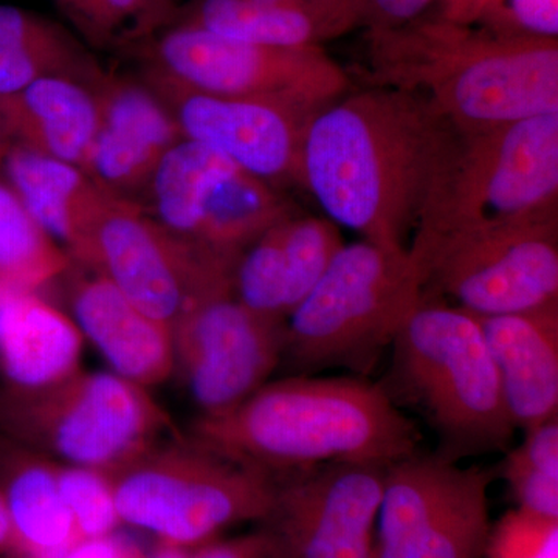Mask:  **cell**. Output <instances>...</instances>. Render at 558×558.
<instances>
[{
    "label": "cell",
    "mask_w": 558,
    "mask_h": 558,
    "mask_svg": "<svg viewBox=\"0 0 558 558\" xmlns=\"http://www.w3.org/2000/svg\"><path fill=\"white\" fill-rule=\"evenodd\" d=\"M461 140L424 94L387 86L357 92L307 123L300 186L337 226L407 252Z\"/></svg>",
    "instance_id": "1"
},
{
    "label": "cell",
    "mask_w": 558,
    "mask_h": 558,
    "mask_svg": "<svg viewBox=\"0 0 558 558\" xmlns=\"http://www.w3.org/2000/svg\"><path fill=\"white\" fill-rule=\"evenodd\" d=\"M189 436L275 481L333 462L389 468L422 440L380 384L310 374L266 381L233 409L201 414Z\"/></svg>",
    "instance_id": "2"
},
{
    "label": "cell",
    "mask_w": 558,
    "mask_h": 558,
    "mask_svg": "<svg viewBox=\"0 0 558 558\" xmlns=\"http://www.w3.org/2000/svg\"><path fill=\"white\" fill-rule=\"evenodd\" d=\"M379 86L424 94L462 135L558 112V40L502 38L442 14L366 32Z\"/></svg>",
    "instance_id": "3"
},
{
    "label": "cell",
    "mask_w": 558,
    "mask_h": 558,
    "mask_svg": "<svg viewBox=\"0 0 558 558\" xmlns=\"http://www.w3.org/2000/svg\"><path fill=\"white\" fill-rule=\"evenodd\" d=\"M381 388L416 411L439 438L438 453L461 458L508 450L517 427L478 317L424 296L392 340Z\"/></svg>",
    "instance_id": "4"
},
{
    "label": "cell",
    "mask_w": 558,
    "mask_h": 558,
    "mask_svg": "<svg viewBox=\"0 0 558 558\" xmlns=\"http://www.w3.org/2000/svg\"><path fill=\"white\" fill-rule=\"evenodd\" d=\"M557 208L558 112L462 135L409 252L422 256L481 231L558 219Z\"/></svg>",
    "instance_id": "5"
},
{
    "label": "cell",
    "mask_w": 558,
    "mask_h": 558,
    "mask_svg": "<svg viewBox=\"0 0 558 558\" xmlns=\"http://www.w3.org/2000/svg\"><path fill=\"white\" fill-rule=\"evenodd\" d=\"M422 299L424 279L409 250L344 244L286 319L282 360L303 374L344 368L365 376Z\"/></svg>",
    "instance_id": "6"
},
{
    "label": "cell",
    "mask_w": 558,
    "mask_h": 558,
    "mask_svg": "<svg viewBox=\"0 0 558 558\" xmlns=\"http://www.w3.org/2000/svg\"><path fill=\"white\" fill-rule=\"evenodd\" d=\"M121 523L193 550L245 521H266L277 481L174 435L108 475Z\"/></svg>",
    "instance_id": "7"
},
{
    "label": "cell",
    "mask_w": 558,
    "mask_h": 558,
    "mask_svg": "<svg viewBox=\"0 0 558 558\" xmlns=\"http://www.w3.org/2000/svg\"><path fill=\"white\" fill-rule=\"evenodd\" d=\"M0 435L60 464L112 475L175 428L149 389L80 369L46 387L0 388Z\"/></svg>",
    "instance_id": "8"
},
{
    "label": "cell",
    "mask_w": 558,
    "mask_h": 558,
    "mask_svg": "<svg viewBox=\"0 0 558 558\" xmlns=\"http://www.w3.org/2000/svg\"><path fill=\"white\" fill-rule=\"evenodd\" d=\"M137 205L171 233L231 258L295 216L269 183L185 138L161 157Z\"/></svg>",
    "instance_id": "9"
},
{
    "label": "cell",
    "mask_w": 558,
    "mask_h": 558,
    "mask_svg": "<svg viewBox=\"0 0 558 558\" xmlns=\"http://www.w3.org/2000/svg\"><path fill=\"white\" fill-rule=\"evenodd\" d=\"M134 53L194 89L279 102L311 116L340 100L351 84L323 47L255 46L183 25H171Z\"/></svg>",
    "instance_id": "10"
},
{
    "label": "cell",
    "mask_w": 558,
    "mask_h": 558,
    "mask_svg": "<svg viewBox=\"0 0 558 558\" xmlns=\"http://www.w3.org/2000/svg\"><path fill=\"white\" fill-rule=\"evenodd\" d=\"M494 470L416 451L389 465L377 519V558H484Z\"/></svg>",
    "instance_id": "11"
},
{
    "label": "cell",
    "mask_w": 558,
    "mask_h": 558,
    "mask_svg": "<svg viewBox=\"0 0 558 558\" xmlns=\"http://www.w3.org/2000/svg\"><path fill=\"white\" fill-rule=\"evenodd\" d=\"M411 258L424 296L475 317L558 306V219L481 231Z\"/></svg>",
    "instance_id": "12"
},
{
    "label": "cell",
    "mask_w": 558,
    "mask_h": 558,
    "mask_svg": "<svg viewBox=\"0 0 558 558\" xmlns=\"http://www.w3.org/2000/svg\"><path fill=\"white\" fill-rule=\"evenodd\" d=\"M238 259L171 233L134 202L110 197L90 231L81 266L172 328L191 300L233 289Z\"/></svg>",
    "instance_id": "13"
},
{
    "label": "cell",
    "mask_w": 558,
    "mask_h": 558,
    "mask_svg": "<svg viewBox=\"0 0 558 558\" xmlns=\"http://www.w3.org/2000/svg\"><path fill=\"white\" fill-rule=\"evenodd\" d=\"M175 366L201 414L233 409L281 365L284 326L250 312L233 289L196 296L174 325Z\"/></svg>",
    "instance_id": "14"
},
{
    "label": "cell",
    "mask_w": 558,
    "mask_h": 558,
    "mask_svg": "<svg viewBox=\"0 0 558 558\" xmlns=\"http://www.w3.org/2000/svg\"><path fill=\"white\" fill-rule=\"evenodd\" d=\"M140 78L170 110L182 138L218 149L274 189L300 186L301 146L314 116L279 102L194 89L146 64Z\"/></svg>",
    "instance_id": "15"
},
{
    "label": "cell",
    "mask_w": 558,
    "mask_h": 558,
    "mask_svg": "<svg viewBox=\"0 0 558 558\" xmlns=\"http://www.w3.org/2000/svg\"><path fill=\"white\" fill-rule=\"evenodd\" d=\"M387 469L333 462L279 478L264 526L292 558H377Z\"/></svg>",
    "instance_id": "16"
},
{
    "label": "cell",
    "mask_w": 558,
    "mask_h": 558,
    "mask_svg": "<svg viewBox=\"0 0 558 558\" xmlns=\"http://www.w3.org/2000/svg\"><path fill=\"white\" fill-rule=\"evenodd\" d=\"M89 87L97 100L98 126L81 170L106 193L138 204L161 157L182 134L142 78L102 69Z\"/></svg>",
    "instance_id": "17"
},
{
    "label": "cell",
    "mask_w": 558,
    "mask_h": 558,
    "mask_svg": "<svg viewBox=\"0 0 558 558\" xmlns=\"http://www.w3.org/2000/svg\"><path fill=\"white\" fill-rule=\"evenodd\" d=\"M70 306L84 339L117 376L149 389L174 373L171 326L140 311L101 275L75 281Z\"/></svg>",
    "instance_id": "18"
},
{
    "label": "cell",
    "mask_w": 558,
    "mask_h": 558,
    "mask_svg": "<svg viewBox=\"0 0 558 558\" xmlns=\"http://www.w3.org/2000/svg\"><path fill=\"white\" fill-rule=\"evenodd\" d=\"M478 319L517 429L558 417V306Z\"/></svg>",
    "instance_id": "19"
},
{
    "label": "cell",
    "mask_w": 558,
    "mask_h": 558,
    "mask_svg": "<svg viewBox=\"0 0 558 558\" xmlns=\"http://www.w3.org/2000/svg\"><path fill=\"white\" fill-rule=\"evenodd\" d=\"M84 337L75 319L36 290L0 289V373L7 387H46L78 373Z\"/></svg>",
    "instance_id": "20"
},
{
    "label": "cell",
    "mask_w": 558,
    "mask_h": 558,
    "mask_svg": "<svg viewBox=\"0 0 558 558\" xmlns=\"http://www.w3.org/2000/svg\"><path fill=\"white\" fill-rule=\"evenodd\" d=\"M7 180L58 247L83 263L90 231L112 194L80 167L14 143L2 161Z\"/></svg>",
    "instance_id": "21"
},
{
    "label": "cell",
    "mask_w": 558,
    "mask_h": 558,
    "mask_svg": "<svg viewBox=\"0 0 558 558\" xmlns=\"http://www.w3.org/2000/svg\"><path fill=\"white\" fill-rule=\"evenodd\" d=\"M174 25L255 46L304 49L355 31L348 0H315L303 7H274L252 0H193L180 7Z\"/></svg>",
    "instance_id": "22"
},
{
    "label": "cell",
    "mask_w": 558,
    "mask_h": 558,
    "mask_svg": "<svg viewBox=\"0 0 558 558\" xmlns=\"http://www.w3.org/2000/svg\"><path fill=\"white\" fill-rule=\"evenodd\" d=\"M0 121L16 145L81 168L97 132L98 106L87 84L47 76L0 97Z\"/></svg>",
    "instance_id": "23"
},
{
    "label": "cell",
    "mask_w": 558,
    "mask_h": 558,
    "mask_svg": "<svg viewBox=\"0 0 558 558\" xmlns=\"http://www.w3.org/2000/svg\"><path fill=\"white\" fill-rule=\"evenodd\" d=\"M0 494L17 558H54L78 539L58 486L57 461L0 435Z\"/></svg>",
    "instance_id": "24"
},
{
    "label": "cell",
    "mask_w": 558,
    "mask_h": 558,
    "mask_svg": "<svg viewBox=\"0 0 558 558\" xmlns=\"http://www.w3.org/2000/svg\"><path fill=\"white\" fill-rule=\"evenodd\" d=\"M102 72L89 47L50 17L0 3V97L47 76L89 84Z\"/></svg>",
    "instance_id": "25"
},
{
    "label": "cell",
    "mask_w": 558,
    "mask_h": 558,
    "mask_svg": "<svg viewBox=\"0 0 558 558\" xmlns=\"http://www.w3.org/2000/svg\"><path fill=\"white\" fill-rule=\"evenodd\" d=\"M70 266L68 253L44 233L9 180L0 179V281L36 290Z\"/></svg>",
    "instance_id": "26"
},
{
    "label": "cell",
    "mask_w": 558,
    "mask_h": 558,
    "mask_svg": "<svg viewBox=\"0 0 558 558\" xmlns=\"http://www.w3.org/2000/svg\"><path fill=\"white\" fill-rule=\"evenodd\" d=\"M523 433V440L509 450L499 472L517 508L558 520V417Z\"/></svg>",
    "instance_id": "27"
},
{
    "label": "cell",
    "mask_w": 558,
    "mask_h": 558,
    "mask_svg": "<svg viewBox=\"0 0 558 558\" xmlns=\"http://www.w3.org/2000/svg\"><path fill=\"white\" fill-rule=\"evenodd\" d=\"M279 230L288 277L290 315L318 284L344 242L340 227L330 219L295 215L281 222Z\"/></svg>",
    "instance_id": "28"
},
{
    "label": "cell",
    "mask_w": 558,
    "mask_h": 558,
    "mask_svg": "<svg viewBox=\"0 0 558 558\" xmlns=\"http://www.w3.org/2000/svg\"><path fill=\"white\" fill-rule=\"evenodd\" d=\"M57 475L78 539L105 537L117 532L121 520L106 473L57 462Z\"/></svg>",
    "instance_id": "29"
},
{
    "label": "cell",
    "mask_w": 558,
    "mask_h": 558,
    "mask_svg": "<svg viewBox=\"0 0 558 558\" xmlns=\"http://www.w3.org/2000/svg\"><path fill=\"white\" fill-rule=\"evenodd\" d=\"M112 50L134 51L178 20L175 0H98Z\"/></svg>",
    "instance_id": "30"
},
{
    "label": "cell",
    "mask_w": 558,
    "mask_h": 558,
    "mask_svg": "<svg viewBox=\"0 0 558 558\" xmlns=\"http://www.w3.org/2000/svg\"><path fill=\"white\" fill-rule=\"evenodd\" d=\"M475 25L502 38L558 40V0H487Z\"/></svg>",
    "instance_id": "31"
},
{
    "label": "cell",
    "mask_w": 558,
    "mask_h": 558,
    "mask_svg": "<svg viewBox=\"0 0 558 558\" xmlns=\"http://www.w3.org/2000/svg\"><path fill=\"white\" fill-rule=\"evenodd\" d=\"M484 558H558V520L510 510L492 526Z\"/></svg>",
    "instance_id": "32"
},
{
    "label": "cell",
    "mask_w": 558,
    "mask_h": 558,
    "mask_svg": "<svg viewBox=\"0 0 558 558\" xmlns=\"http://www.w3.org/2000/svg\"><path fill=\"white\" fill-rule=\"evenodd\" d=\"M357 28L392 31L421 20L444 0H348Z\"/></svg>",
    "instance_id": "33"
},
{
    "label": "cell",
    "mask_w": 558,
    "mask_h": 558,
    "mask_svg": "<svg viewBox=\"0 0 558 558\" xmlns=\"http://www.w3.org/2000/svg\"><path fill=\"white\" fill-rule=\"evenodd\" d=\"M190 558H292L269 527L229 539H211L191 550Z\"/></svg>",
    "instance_id": "34"
},
{
    "label": "cell",
    "mask_w": 558,
    "mask_h": 558,
    "mask_svg": "<svg viewBox=\"0 0 558 558\" xmlns=\"http://www.w3.org/2000/svg\"><path fill=\"white\" fill-rule=\"evenodd\" d=\"M53 3L90 50H112L98 0H53Z\"/></svg>",
    "instance_id": "35"
},
{
    "label": "cell",
    "mask_w": 558,
    "mask_h": 558,
    "mask_svg": "<svg viewBox=\"0 0 558 558\" xmlns=\"http://www.w3.org/2000/svg\"><path fill=\"white\" fill-rule=\"evenodd\" d=\"M54 558H150L137 543L124 535L113 534L105 537L76 539L68 549Z\"/></svg>",
    "instance_id": "36"
},
{
    "label": "cell",
    "mask_w": 558,
    "mask_h": 558,
    "mask_svg": "<svg viewBox=\"0 0 558 558\" xmlns=\"http://www.w3.org/2000/svg\"><path fill=\"white\" fill-rule=\"evenodd\" d=\"M487 0H444L439 13L459 24H475Z\"/></svg>",
    "instance_id": "37"
},
{
    "label": "cell",
    "mask_w": 558,
    "mask_h": 558,
    "mask_svg": "<svg viewBox=\"0 0 558 558\" xmlns=\"http://www.w3.org/2000/svg\"><path fill=\"white\" fill-rule=\"evenodd\" d=\"M17 553V539L14 535L5 499L0 494V558L14 556Z\"/></svg>",
    "instance_id": "38"
},
{
    "label": "cell",
    "mask_w": 558,
    "mask_h": 558,
    "mask_svg": "<svg viewBox=\"0 0 558 558\" xmlns=\"http://www.w3.org/2000/svg\"><path fill=\"white\" fill-rule=\"evenodd\" d=\"M190 554L191 550L160 545V548L150 558H190Z\"/></svg>",
    "instance_id": "39"
},
{
    "label": "cell",
    "mask_w": 558,
    "mask_h": 558,
    "mask_svg": "<svg viewBox=\"0 0 558 558\" xmlns=\"http://www.w3.org/2000/svg\"><path fill=\"white\" fill-rule=\"evenodd\" d=\"M14 142L9 134V131L3 126L2 121H0V163H2L3 159H5L9 150L13 148Z\"/></svg>",
    "instance_id": "40"
},
{
    "label": "cell",
    "mask_w": 558,
    "mask_h": 558,
    "mask_svg": "<svg viewBox=\"0 0 558 558\" xmlns=\"http://www.w3.org/2000/svg\"><path fill=\"white\" fill-rule=\"evenodd\" d=\"M252 2L274 7H303L310 5V3L315 2V0H252Z\"/></svg>",
    "instance_id": "41"
},
{
    "label": "cell",
    "mask_w": 558,
    "mask_h": 558,
    "mask_svg": "<svg viewBox=\"0 0 558 558\" xmlns=\"http://www.w3.org/2000/svg\"><path fill=\"white\" fill-rule=\"evenodd\" d=\"M7 284H3L2 281H0V289L5 288Z\"/></svg>",
    "instance_id": "42"
},
{
    "label": "cell",
    "mask_w": 558,
    "mask_h": 558,
    "mask_svg": "<svg viewBox=\"0 0 558 558\" xmlns=\"http://www.w3.org/2000/svg\"><path fill=\"white\" fill-rule=\"evenodd\" d=\"M3 558H17L16 556H9V557H3Z\"/></svg>",
    "instance_id": "43"
}]
</instances>
